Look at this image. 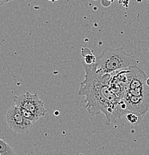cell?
<instances>
[{
	"label": "cell",
	"instance_id": "5",
	"mask_svg": "<svg viewBox=\"0 0 149 155\" xmlns=\"http://www.w3.org/2000/svg\"><path fill=\"white\" fill-rule=\"evenodd\" d=\"M6 122L11 130L18 134H25L33 127L34 124L25 117L20 108L13 106L6 114Z\"/></svg>",
	"mask_w": 149,
	"mask_h": 155
},
{
	"label": "cell",
	"instance_id": "2",
	"mask_svg": "<svg viewBox=\"0 0 149 155\" xmlns=\"http://www.w3.org/2000/svg\"><path fill=\"white\" fill-rule=\"evenodd\" d=\"M128 84L123 97L128 112L145 116L149 110V87L146 75L137 66L128 69Z\"/></svg>",
	"mask_w": 149,
	"mask_h": 155
},
{
	"label": "cell",
	"instance_id": "10",
	"mask_svg": "<svg viewBox=\"0 0 149 155\" xmlns=\"http://www.w3.org/2000/svg\"><path fill=\"white\" fill-rule=\"evenodd\" d=\"M146 84L149 87V78H147V80H146Z\"/></svg>",
	"mask_w": 149,
	"mask_h": 155
},
{
	"label": "cell",
	"instance_id": "8",
	"mask_svg": "<svg viewBox=\"0 0 149 155\" xmlns=\"http://www.w3.org/2000/svg\"><path fill=\"white\" fill-rule=\"evenodd\" d=\"M96 57L93 54H88L85 55V64L87 65H92L95 63Z\"/></svg>",
	"mask_w": 149,
	"mask_h": 155
},
{
	"label": "cell",
	"instance_id": "1",
	"mask_svg": "<svg viewBox=\"0 0 149 155\" xmlns=\"http://www.w3.org/2000/svg\"><path fill=\"white\" fill-rule=\"evenodd\" d=\"M85 78L79 84L78 93L85 96V108L92 115L103 113L105 123H110L125 115L122 110L121 99L114 94L110 87L111 75H99L91 65L84 64Z\"/></svg>",
	"mask_w": 149,
	"mask_h": 155
},
{
	"label": "cell",
	"instance_id": "3",
	"mask_svg": "<svg viewBox=\"0 0 149 155\" xmlns=\"http://www.w3.org/2000/svg\"><path fill=\"white\" fill-rule=\"evenodd\" d=\"M136 61L137 58L126 52L123 47L107 48L96 58L95 63L91 67L99 75H110L135 66Z\"/></svg>",
	"mask_w": 149,
	"mask_h": 155
},
{
	"label": "cell",
	"instance_id": "4",
	"mask_svg": "<svg viewBox=\"0 0 149 155\" xmlns=\"http://www.w3.org/2000/svg\"><path fill=\"white\" fill-rule=\"evenodd\" d=\"M14 100L15 106L29 111L38 119L45 115L46 110L44 102L39 98L37 93L31 94L27 92L25 94L15 96Z\"/></svg>",
	"mask_w": 149,
	"mask_h": 155
},
{
	"label": "cell",
	"instance_id": "9",
	"mask_svg": "<svg viewBox=\"0 0 149 155\" xmlns=\"http://www.w3.org/2000/svg\"><path fill=\"white\" fill-rule=\"evenodd\" d=\"M7 2H8V1H0V6H1L2 5H4Z\"/></svg>",
	"mask_w": 149,
	"mask_h": 155
},
{
	"label": "cell",
	"instance_id": "6",
	"mask_svg": "<svg viewBox=\"0 0 149 155\" xmlns=\"http://www.w3.org/2000/svg\"><path fill=\"white\" fill-rule=\"evenodd\" d=\"M0 155H16L14 149L0 138Z\"/></svg>",
	"mask_w": 149,
	"mask_h": 155
},
{
	"label": "cell",
	"instance_id": "7",
	"mask_svg": "<svg viewBox=\"0 0 149 155\" xmlns=\"http://www.w3.org/2000/svg\"><path fill=\"white\" fill-rule=\"evenodd\" d=\"M144 116L140 114H134V113H129L126 115L128 121L133 125H137L141 122L142 119H143Z\"/></svg>",
	"mask_w": 149,
	"mask_h": 155
}]
</instances>
